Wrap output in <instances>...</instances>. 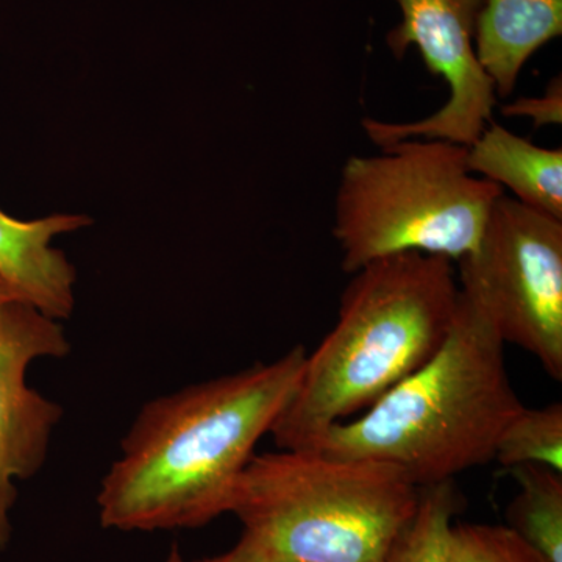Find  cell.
Segmentation results:
<instances>
[{
    "label": "cell",
    "mask_w": 562,
    "mask_h": 562,
    "mask_svg": "<svg viewBox=\"0 0 562 562\" xmlns=\"http://www.w3.org/2000/svg\"><path fill=\"white\" fill-rule=\"evenodd\" d=\"M305 358L295 346L144 403L99 487L102 527L180 530L231 513L244 469L291 401Z\"/></svg>",
    "instance_id": "6da1fadb"
},
{
    "label": "cell",
    "mask_w": 562,
    "mask_h": 562,
    "mask_svg": "<svg viewBox=\"0 0 562 562\" xmlns=\"http://www.w3.org/2000/svg\"><path fill=\"white\" fill-rule=\"evenodd\" d=\"M460 301L453 261L391 255L351 273L338 321L308 353L291 401L273 424L280 450L314 449L441 350Z\"/></svg>",
    "instance_id": "7a4b0ae2"
},
{
    "label": "cell",
    "mask_w": 562,
    "mask_h": 562,
    "mask_svg": "<svg viewBox=\"0 0 562 562\" xmlns=\"http://www.w3.org/2000/svg\"><path fill=\"white\" fill-rule=\"evenodd\" d=\"M522 408L505 342L482 303L460 288L441 350L371 408L330 428L314 449L386 462L416 486H431L494 461L503 430Z\"/></svg>",
    "instance_id": "3957f363"
},
{
    "label": "cell",
    "mask_w": 562,
    "mask_h": 562,
    "mask_svg": "<svg viewBox=\"0 0 562 562\" xmlns=\"http://www.w3.org/2000/svg\"><path fill=\"white\" fill-rule=\"evenodd\" d=\"M420 487L394 465L322 450L254 454L231 514L254 562H384Z\"/></svg>",
    "instance_id": "277c9868"
},
{
    "label": "cell",
    "mask_w": 562,
    "mask_h": 562,
    "mask_svg": "<svg viewBox=\"0 0 562 562\" xmlns=\"http://www.w3.org/2000/svg\"><path fill=\"white\" fill-rule=\"evenodd\" d=\"M382 150L342 168L333 225L342 271L408 251L457 262L471 255L505 191L469 172L468 147L405 139Z\"/></svg>",
    "instance_id": "5b68a950"
},
{
    "label": "cell",
    "mask_w": 562,
    "mask_h": 562,
    "mask_svg": "<svg viewBox=\"0 0 562 562\" xmlns=\"http://www.w3.org/2000/svg\"><path fill=\"white\" fill-rule=\"evenodd\" d=\"M460 288L491 317L502 341L562 380V221L509 198L492 206L479 246L458 261Z\"/></svg>",
    "instance_id": "8992f818"
},
{
    "label": "cell",
    "mask_w": 562,
    "mask_h": 562,
    "mask_svg": "<svg viewBox=\"0 0 562 562\" xmlns=\"http://www.w3.org/2000/svg\"><path fill=\"white\" fill-rule=\"evenodd\" d=\"M402 22L386 36L397 60L416 46L428 72L446 80L442 109L416 122L362 121L379 147L405 139H443L471 146L492 121L497 94L475 52L476 24L484 0H397Z\"/></svg>",
    "instance_id": "52a82bcc"
},
{
    "label": "cell",
    "mask_w": 562,
    "mask_h": 562,
    "mask_svg": "<svg viewBox=\"0 0 562 562\" xmlns=\"http://www.w3.org/2000/svg\"><path fill=\"white\" fill-rule=\"evenodd\" d=\"M69 351L60 322L25 301L0 302V550L10 541L16 483L43 469L63 417L58 403L29 386V368Z\"/></svg>",
    "instance_id": "ba28073f"
},
{
    "label": "cell",
    "mask_w": 562,
    "mask_h": 562,
    "mask_svg": "<svg viewBox=\"0 0 562 562\" xmlns=\"http://www.w3.org/2000/svg\"><path fill=\"white\" fill-rule=\"evenodd\" d=\"M90 224V217L76 214L22 222L0 210V279L41 313L57 321L68 319L76 305L77 273L65 254L50 243L61 233Z\"/></svg>",
    "instance_id": "9c48e42d"
},
{
    "label": "cell",
    "mask_w": 562,
    "mask_h": 562,
    "mask_svg": "<svg viewBox=\"0 0 562 562\" xmlns=\"http://www.w3.org/2000/svg\"><path fill=\"white\" fill-rule=\"evenodd\" d=\"M562 33V0H484L475 52L495 94L516 90L525 63Z\"/></svg>",
    "instance_id": "30bf717a"
},
{
    "label": "cell",
    "mask_w": 562,
    "mask_h": 562,
    "mask_svg": "<svg viewBox=\"0 0 562 562\" xmlns=\"http://www.w3.org/2000/svg\"><path fill=\"white\" fill-rule=\"evenodd\" d=\"M469 172L508 188L528 209L562 221V150L546 149L491 121L468 146Z\"/></svg>",
    "instance_id": "8fae6325"
},
{
    "label": "cell",
    "mask_w": 562,
    "mask_h": 562,
    "mask_svg": "<svg viewBox=\"0 0 562 562\" xmlns=\"http://www.w3.org/2000/svg\"><path fill=\"white\" fill-rule=\"evenodd\" d=\"M512 472L519 492L508 508V527L549 562H562V473L538 464Z\"/></svg>",
    "instance_id": "7c38bea8"
},
{
    "label": "cell",
    "mask_w": 562,
    "mask_h": 562,
    "mask_svg": "<svg viewBox=\"0 0 562 562\" xmlns=\"http://www.w3.org/2000/svg\"><path fill=\"white\" fill-rule=\"evenodd\" d=\"M460 503L453 482L420 487L412 522L398 536L384 562H446L447 538Z\"/></svg>",
    "instance_id": "4fadbf2b"
},
{
    "label": "cell",
    "mask_w": 562,
    "mask_h": 562,
    "mask_svg": "<svg viewBox=\"0 0 562 562\" xmlns=\"http://www.w3.org/2000/svg\"><path fill=\"white\" fill-rule=\"evenodd\" d=\"M494 460L502 468L538 464L562 473V405L522 408L503 430Z\"/></svg>",
    "instance_id": "5bb4252c"
},
{
    "label": "cell",
    "mask_w": 562,
    "mask_h": 562,
    "mask_svg": "<svg viewBox=\"0 0 562 562\" xmlns=\"http://www.w3.org/2000/svg\"><path fill=\"white\" fill-rule=\"evenodd\" d=\"M446 562H549L508 525L457 524L447 538Z\"/></svg>",
    "instance_id": "9a60e30c"
},
{
    "label": "cell",
    "mask_w": 562,
    "mask_h": 562,
    "mask_svg": "<svg viewBox=\"0 0 562 562\" xmlns=\"http://www.w3.org/2000/svg\"><path fill=\"white\" fill-rule=\"evenodd\" d=\"M503 116L530 117L536 127L560 125L562 121L561 76L554 77L542 98H522L503 106Z\"/></svg>",
    "instance_id": "2e32d148"
},
{
    "label": "cell",
    "mask_w": 562,
    "mask_h": 562,
    "mask_svg": "<svg viewBox=\"0 0 562 562\" xmlns=\"http://www.w3.org/2000/svg\"><path fill=\"white\" fill-rule=\"evenodd\" d=\"M165 562H254L247 557L246 553L239 549L238 546L233 547L232 550H228L227 553L220 554V557L209 558V560H199V561H188L181 557L179 549H173L171 553H169L168 560Z\"/></svg>",
    "instance_id": "e0dca14e"
},
{
    "label": "cell",
    "mask_w": 562,
    "mask_h": 562,
    "mask_svg": "<svg viewBox=\"0 0 562 562\" xmlns=\"http://www.w3.org/2000/svg\"><path fill=\"white\" fill-rule=\"evenodd\" d=\"M14 299H18V301H24V299L21 297L20 292L14 290V288L7 283L5 280L0 279V302L14 301Z\"/></svg>",
    "instance_id": "ac0fdd59"
}]
</instances>
